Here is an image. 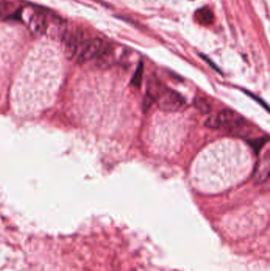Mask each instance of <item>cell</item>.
Returning a JSON list of instances; mask_svg holds the SVG:
<instances>
[{
  "instance_id": "10",
  "label": "cell",
  "mask_w": 270,
  "mask_h": 271,
  "mask_svg": "<svg viewBox=\"0 0 270 271\" xmlns=\"http://www.w3.org/2000/svg\"><path fill=\"white\" fill-rule=\"evenodd\" d=\"M196 108L203 114H209L211 111V106L204 97H196L194 102Z\"/></svg>"
},
{
  "instance_id": "7",
  "label": "cell",
  "mask_w": 270,
  "mask_h": 271,
  "mask_svg": "<svg viewBox=\"0 0 270 271\" xmlns=\"http://www.w3.org/2000/svg\"><path fill=\"white\" fill-rule=\"evenodd\" d=\"M255 181L258 183H263L268 179L270 175V155L267 153L266 156L258 164L255 174Z\"/></svg>"
},
{
  "instance_id": "12",
  "label": "cell",
  "mask_w": 270,
  "mask_h": 271,
  "mask_svg": "<svg viewBox=\"0 0 270 271\" xmlns=\"http://www.w3.org/2000/svg\"><path fill=\"white\" fill-rule=\"evenodd\" d=\"M10 11V6L8 2L0 1V19L5 17L7 15V12Z\"/></svg>"
},
{
  "instance_id": "2",
  "label": "cell",
  "mask_w": 270,
  "mask_h": 271,
  "mask_svg": "<svg viewBox=\"0 0 270 271\" xmlns=\"http://www.w3.org/2000/svg\"><path fill=\"white\" fill-rule=\"evenodd\" d=\"M158 108L167 112H176L185 106L186 102L180 94L173 90L165 89L158 97Z\"/></svg>"
},
{
  "instance_id": "9",
  "label": "cell",
  "mask_w": 270,
  "mask_h": 271,
  "mask_svg": "<svg viewBox=\"0 0 270 271\" xmlns=\"http://www.w3.org/2000/svg\"><path fill=\"white\" fill-rule=\"evenodd\" d=\"M143 73H144V64L142 62H139L137 68L135 69V73L133 75V78H132L131 83L133 86L136 87H140L142 78H143Z\"/></svg>"
},
{
  "instance_id": "5",
  "label": "cell",
  "mask_w": 270,
  "mask_h": 271,
  "mask_svg": "<svg viewBox=\"0 0 270 271\" xmlns=\"http://www.w3.org/2000/svg\"><path fill=\"white\" fill-rule=\"evenodd\" d=\"M29 29L37 36L43 35L46 32L48 24L45 15L41 12H36L32 15L29 20Z\"/></svg>"
},
{
  "instance_id": "11",
  "label": "cell",
  "mask_w": 270,
  "mask_h": 271,
  "mask_svg": "<svg viewBox=\"0 0 270 271\" xmlns=\"http://www.w3.org/2000/svg\"><path fill=\"white\" fill-rule=\"evenodd\" d=\"M266 142H268L267 138H259V139H255V140H249L250 145L253 148V150L255 151L256 153H258L260 150L262 149V147L264 146Z\"/></svg>"
},
{
  "instance_id": "13",
  "label": "cell",
  "mask_w": 270,
  "mask_h": 271,
  "mask_svg": "<svg viewBox=\"0 0 270 271\" xmlns=\"http://www.w3.org/2000/svg\"><path fill=\"white\" fill-rule=\"evenodd\" d=\"M200 57H201V58H202V59H204V60H205L206 63H208L209 65L211 66L212 68H213L214 70L217 71V72H220V69H219V68L216 67V65H215L214 63H212V61L211 59H209L208 57H206V56L205 55H203V54H200Z\"/></svg>"
},
{
  "instance_id": "1",
  "label": "cell",
  "mask_w": 270,
  "mask_h": 271,
  "mask_svg": "<svg viewBox=\"0 0 270 271\" xmlns=\"http://www.w3.org/2000/svg\"><path fill=\"white\" fill-rule=\"evenodd\" d=\"M246 125V120L233 110H223L218 115L210 116L205 121L206 127L212 129L234 130Z\"/></svg>"
},
{
  "instance_id": "3",
  "label": "cell",
  "mask_w": 270,
  "mask_h": 271,
  "mask_svg": "<svg viewBox=\"0 0 270 271\" xmlns=\"http://www.w3.org/2000/svg\"><path fill=\"white\" fill-rule=\"evenodd\" d=\"M164 88L162 87L160 82L157 78H151L148 81L147 95L144 98L143 109L144 111H147L150 108L152 104L158 100L161 94L163 93Z\"/></svg>"
},
{
  "instance_id": "4",
  "label": "cell",
  "mask_w": 270,
  "mask_h": 271,
  "mask_svg": "<svg viewBox=\"0 0 270 271\" xmlns=\"http://www.w3.org/2000/svg\"><path fill=\"white\" fill-rule=\"evenodd\" d=\"M102 48V40L100 39H95L90 40L85 45L80 54L78 56V61L79 63H84L90 59L96 58L99 55Z\"/></svg>"
},
{
  "instance_id": "6",
  "label": "cell",
  "mask_w": 270,
  "mask_h": 271,
  "mask_svg": "<svg viewBox=\"0 0 270 271\" xmlns=\"http://www.w3.org/2000/svg\"><path fill=\"white\" fill-rule=\"evenodd\" d=\"M80 44V38L77 34L67 33L63 38L64 51L68 58H73L76 55Z\"/></svg>"
},
{
  "instance_id": "8",
  "label": "cell",
  "mask_w": 270,
  "mask_h": 271,
  "mask_svg": "<svg viewBox=\"0 0 270 271\" xmlns=\"http://www.w3.org/2000/svg\"><path fill=\"white\" fill-rule=\"evenodd\" d=\"M194 19L201 26H210L213 23L214 15L211 9L208 7H204L198 9L195 12Z\"/></svg>"
}]
</instances>
